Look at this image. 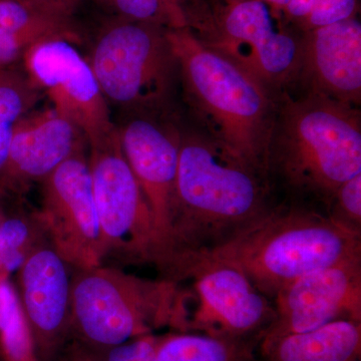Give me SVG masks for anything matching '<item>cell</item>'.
I'll return each instance as SVG.
<instances>
[{
    "instance_id": "cell-1",
    "label": "cell",
    "mask_w": 361,
    "mask_h": 361,
    "mask_svg": "<svg viewBox=\"0 0 361 361\" xmlns=\"http://www.w3.org/2000/svg\"><path fill=\"white\" fill-rule=\"evenodd\" d=\"M265 173L288 203L329 214L339 187L361 174L360 108L307 92L278 94Z\"/></svg>"
},
{
    "instance_id": "cell-9",
    "label": "cell",
    "mask_w": 361,
    "mask_h": 361,
    "mask_svg": "<svg viewBox=\"0 0 361 361\" xmlns=\"http://www.w3.org/2000/svg\"><path fill=\"white\" fill-rule=\"evenodd\" d=\"M171 280H192L189 332L225 338H258L274 320L272 300L231 266L189 260L176 268Z\"/></svg>"
},
{
    "instance_id": "cell-3",
    "label": "cell",
    "mask_w": 361,
    "mask_h": 361,
    "mask_svg": "<svg viewBox=\"0 0 361 361\" xmlns=\"http://www.w3.org/2000/svg\"><path fill=\"white\" fill-rule=\"evenodd\" d=\"M231 266L272 300L294 280L329 266L361 260V233L329 214L283 202L220 245L180 257Z\"/></svg>"
},
{
    "instance_id": "cell-29",
    "label": "cell",
    "mask_w": 361,
    "mask_h": 361,
    "mask_svg": "<svg viewBox=\"0 0 361 361\" xmlns=\"http://www.w3.org/2000/svg\"><path fill=\"white\" fill-rule=\"evenodd\" d=\"M261 1L265 2L275 13H277L283 11L288 0H261Z\"/></svg>"
},
{
    "instance_id": "cell-25",
    "label": "cell",
    "mask_w": 361,
    "mask_h": 361,
    "mask_svg": "<svg viewBox=\"0 0 361 361\" xmlns=\"http://www.w3.org/2000/svg\"><path fill=\"white\" fill-rule=\"evenodd\" d=\"M329 215L360 233L361 174L355 176L339 187L330 205Z\"/></svg>"
},
{
    "instance_id": "cell-14",
    "label": "cell",
    "mask_w": 361,
    "mask_h": 361,
    "mask_svg": "<svg viewBox=\"0 0 361 361\" xmlns=\"http://www.w3.org/2000/svg\"><path fill=\"white\" fill-rule=\"evenodd\" d=\"M71 274L49 240L18 269L16 288L37 361H59L70 341Z\"/></svg>"
},
{
    "instance_id": "cell-11",
    "label": "cell",
    "mask_w": 361,
    "mask_h": 361,
    "mask_svg": "<svg viewBox=\"0 0 361 361\" xmlns=\"http://www.w3.org/2000/svg\"><path fill=\"white\" fill-rule=\"evenodd\" d=\"M21 65L54 110L82 130L89 148L116 134L110 106L89 61L75 42L45 40L26 52Z\"/></svg>"
},
{
    "instance_id": "cell-22",
    "label": "cell",
    "mask_w": 361,
    "mask_h": 361,
    "mask_svg": "<svg viewBox=\"0 0 361 361\" xmlns=\"http://www.w3.org/2000/svg\"><path fill=\"white\" fill-rule=\"evenodd\" d=\"M0 353L4 361H37L16 285L0 277Z\"/></svg>"
},
{
    "instance_id": "cell-6",
    "label": "cell",
    "mask_w": 361,
    "mask_h": 361,
    "mask_svg": "<svg viewBox=\"0 0 361 361\" xmlns=\"http://www.w3.org/2000/svg\"><path fill=\"white\" fill-rule=\"evenodd\" d=\"M84 47L106 103L121 118L179 111V65L168 30L111 18Z\"/></svg>"
},
{
    "instance_id": "cell-5",
    "label": "cell",
    "mask_w": 361,
    "mask_h": 361,
    "mask_svg": "<svg viewBox=\"0 0 361 361\" xmlns=\"http://www.w3.org/2000/svg\"><path fill=\"white\" fill-rule=\"evenodd\" d=\"M189 291L167 278L147 279L99 265L71 274L70 341L94 349L155 330L189 332Z\"/></svg>"
},
{
    "instance_id": "cell-24",
    "label": "cell",
    "mask_w": 361,
    "mask_h": 361,
    "mask_svg": "<svg viewBox=\"0 0 361 361\" xmlns=\"http://www.w3.org/2000/svg\"><path fill=\"white\" fill-rule=\"evenodd\" d=\"M158 336L148 334L113 348L94 349L71 341L66 346L61 361H154Z\"/></svg>"
},
{
    "instance_id": "cell-19",
    "label": "cell",
    "mask_w": 361,
    "mask_h": 361,
    "mask_svg": "<svg viewBox=\"0 0 361 361\" xmlns=\"http://www.w3.org/2000/svg\"><path fill=\"white\" fill-rule=\"evenodd\" d=\"M49 241L39 210L25 196L0 189V277L18 270L37 247Z\"/></svg>"
},
{
    "instance_id": "cell-27",
    "label": "cell",
    "mask_w": 361,
    "mask_h": 361,
    "mask_svg": "<svg viewBox=\"0 0 361 361\" xmlns=\"http://www.w3.org/2000/svg\"><path fill=\"white\" fill-rule=\"evenodd\" d=\"M318 1L319 0H288L282 11L284 18L298 26L310 16Z\"/></svg>"
},
{
    "instance_id": "cell-20",
    "label": "cell",
    "mask_w": 361,
    "mask_h": 361,
    "mask_svg": "<svg viewBox=\"0 0 361 361\" xmlns=\"http://www.w3.org/2000/svg\"><path fill=\"white\" fill-rule=\"evenodd\" d=\"M260 338H225L171 332L159 337L154 361H253Z\"/></svg>"
},
{
    "instance_id": "cell-21",
    "label": "cell",
    "mask_w": 361,
    "mask_h": 361,
    "mask_svg": "<svg viewBox=\"0 0 361 361\" xmlns=\"http://www.w3.org/2000/svg\"><path fill=\"white\" fill-rule=\"evenodd\" d=\"M44 97L21 63L0 68V173L6 166L16 125Z\"/></svg>"
},
{
    "instance_id": "cell-15",
    "label": "cell",
    "mask_w": 361,
    "mask_h": 361,
    "mask_svg": "<svg viewBox=\"0 0 361 361\" xmlns=\"http://www.w3.org/2000/svg\"><path fill=\"white\" fill-rule=\"evenodd\" d=\"M89 149L82 130L54 106L35 108L16 125L0 173V189L25 196L61 164Z\"/></svg>"
},
{
    "instance_id": "cell-30",
    "label": "cell",
    "mask_w": 361,
    "mask_h": 361,
    "mask_svg": "<svg viewBox=\"0 0 361 361\" xmlns=\"http://www.w3.org/2000/svg\"><path fill=\"white\" fill-rule=\"evenodd\" d=\"M199 1H208V0H182L183 7L188 6V4H195Z\"/></svg>"
},
{
    "instance_id": "cell-4",
    "label": "cell",
    "mask_w": 361,
    "mask_h": 361,
    "mask_svg": "<svg viewBox=\"0 0 361 361\" xmlns=\"http://www.w3.org/2000/svg\"><path fill=\"white\" fill-rule=\"evenodd\" d=\"M168 37L179 65L180 99L192 125L266 178L277 96L204 47L189 28L168 30Z\"/></svg>"
},
{
    "instance_id": "cell-16",
    "label": "cell",
    "mask_w": 361,
    "mask_h": 361,
    "mask_svg": "<svg viewBox=\"0 0 361 361\" xmlns=\"http://www.w3.org/2000/svg\"><path fill=\"white\" fill-rule=\"evenodd\" d=\"M301 33L298 78L292 92L360 108L361 25L357 18Z\"/></svg>"
},
{
    "instance_id": "cell-12",
    "label": "cell",
    "mask_w": 361,
    "mask_h": 361,
    "mask_svg": "<svg viewBox=\"0 0 361 361\" xmlns=\"http://www.w3.org/2000/svg\"><path fill=\"white\" fill-rule=\"evenodd\" d=\"M87 149L40 183V219L52 246L75 269L102 265V233Z\"/></svg>"
},
{
    "instance_id": "cell-23",
    "label": "cell",
    "mask_w": 361,
    "mask_h": 361,
    "mask_svg": "<svg viewBox=\"0 0 361 361\" xmlns=\"http://www.w3.org/2000/svg\"><path fill=\"white\" fill-rule=\"evenodd\" d=\"M111 18L137 21L165 30L188 27L182 0H96Z\"/></svg>"
},
{
    "instance_id": "cell-17",
    "label": "cell",
    "mask_w": 361,
    "mask_h": 361,
    "mask_svg": "<svg viewBox=\"0 0 361 361\" xmlns=\"http://www.w3.org/2000/svg\"><path fill=\"white\" fill-rule=\"evenodd\" d=\"M54 39L84 47L75 14L39 0H0V68L20 65L32 47Z\"/></svg>"
},
{
    "instance_id": "cell-18",
    "label": "cell",
    "mask_w": 361,
    "mask_h": 361,
    "mask_svg": "<svg viewBox=\"0 0 361 361\" xmlns=\"http://www.w3.org/2000/svg\"><path fill=\"white\" fill-rule=\"evenodd\" d=\"M263 361H360L361 322L341 319L259 342Z\"/></svg>"
},
{
    "instance_id": "cell-28",
    "label": "cell",
    "mask_w": 361,
    "mask_h": 361,
    "mask_svg": "<svg viewBox=\"0 0 361 361\" xmlns=\"http://www.w3.org/2000/svg\"><path fill=\"white\" fill-rule=\"evenodd\" d=\"M39 1L58 7V8L66 11V13L77 16L78 4L82 0H39Z\"/></svg>"
},
{
    "instance_id": "cell-7",
    "label": "cell",
    "mask_w": 361,
    "mask_h": 361,
    "mask_svg": "<svg viewBox=\"0 0 361 361\" xmlns=\"http://www.w3.org/2000/svg\"><path fill=\"white\" fill-rule=\"evenodd\" d=\"M275 16L261 0H212L186 11L188 28L204 47L278 96L295 87L301 33L285 30Z\"/></svg>"
},
{
    "instance_id": "cell-10",
    "label": "cell",
    "mask_w": 361,
    "mask_h": 361,
    "mask_svg": "<svg viewBox=\"0 0 361 361\" xmlns=\"http://www.w3.org/2000/svg\"><path fill=\"white\" fill-rule=\"evenodd\" d=\"M180 111L123 116L116 123L121 147L148 203L161 251L158 269L171 254L180 140Z\"/></svg>"
},
{
    "instance_id": "cell-2",
    "label": "cell",
    "mask_w": 361,
    "mask_h": 361,
    "mask_svg": "<svg viewBox=\"0 0 361 361\" xmlns=\"http://www.w3.org/2000/svg\"><path fill=\"white\" fill-rule=\"evenodd\" d=\"M267 179L180 118L171 254L163 277L188 254L213 248L264 215Z\"/></svg>"
},
{
    "instance_id": "cell-13",
    "label": "cell",
    "mask_w": 361,
    "mask_h": 361,
    "mask_svg": "<svg viewBox=\"0 0 361 361\" xmlns=\"http://www.w3.org/2000/svg\"><path fill=\"white\" fill-rule=\"evenodd\" d=\"M272 302L274 320L260 342L336 320L361 322V260L312 271L278 291Z\"/></svg>"
},
{
    "instance_id": "cell-26",
    "label": "cell",
    "mask_w": 361,
    "mask_h": 361,
    "mask_svg": "<svg viewBox=\"0 0 361 361\" xmlns=\"http://www.w3.org/2000/svg\"><path fill=\"white\" fill-rule=\"evenodd\" d=\"M358 0H319L314 9L297 27L299 32H308L356 18Z\"/></svg>"
},
{
    "instance_id": "cell-8",
    "label": "cell",
    "mask_w": 361,
    "mask_h": 361,
    "mask_svg": "<svg viewBox=\"0 0 361 361\" xmlns=\"http://www.w3.org/2000/svg\"><path fill=\"white\" fill-rule=\"evenodd\" d=\"M92 191L102 233L103 261L160 265L153 218L141 187L123 155L118 130L89 148Z\"/></svg>"
}]
</instances>
